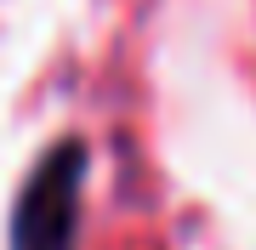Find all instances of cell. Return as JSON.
Listing matches in <instances>:
<instances>
[{
  "label": "cell",
  "mask_w": 256,
  "mask_h": 250,
  "mask_svg": "<svg viewBox=\"0 0 256 250\" xmlns=\"http://www.w3.org/2000/svg\"><path fill=\"white\" fill-rule=\"evenodd\" d=\"M80 176H86V148L57 142L28 176L18 216H12V250H68L74 222H80Z\"/></svg>",
  "instance_id": "obj_1"
}]
</instances>
